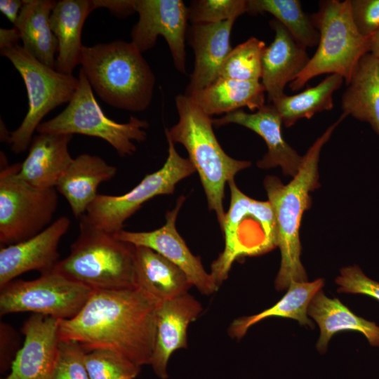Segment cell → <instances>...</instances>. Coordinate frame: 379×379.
I'll use <instances>...</instances> for the list:
<instances>
[{"label": "cell", "instance_id": "cell-1", "mask_svg": "<svg viewBox=\"0 0 379 379\" xmlns=\"http://www.w3.org/2000/svg\"><path fill=\"white\" fill-rule=\"evenodd\" d=\"M157 306L135 288L93 291L76 316L60 321L59 339L77 341L86 352L109 350L149 365Z\"/></svg>", "mask_w": 379, "mask_h": 379}, {"label": "cell", "instance_id": "cell-2", "mask_svg": "<svg viewBox=\"0 0 379 379\" xmlns=\"http://www.w3.org/2000/svg\"><path fill=\"white\" fill-rule=\"evenodd\" d=\"M346 117L343 113L315 140L303 156L298 173L288 184H284L274 175H267L264 179L267 201L276 218L277 246L281 252L280 267L274 281L275 288L279 291L288 288L293 281H307V274L300 261V222L304 212L311 206L310 193L320 186L318 164L321 149Z\"/></svg>", "mask_w": 379, "mask_h": 379}, {"label": "cell", "instance_id": "cell-3", "mask_svg": "<svg viewBox=\"0 0 379 379\" xmlns=\"http://www.w3.org/2000/svg\"><path fill=\"white\" fill-rule=\"evenodd\" d=\"M80 65L92 89L107 105L134 112L150 105L156 78L133 41L84 46Z\"/></svg>", "mask_w": 379, "mask_h": 379}, {"label": "cell", "instance_id": "cell-4", "mask_svg": "<svg viewBox=\"0 0 379 379\" xmlns=\"http://www.w3.org/2000/svg\"><path fill=\"white\" fill-rule=\"evenodd\" d=\"M178 121L165 130L166 137L182 145L189 159L199 174L208 208L222 224L225 185L234 180L241 171L251 166L249 161L233 159L225 152L215 135L213 119L190 97L179 94L175 98Z\"/></svg>", "mask_w": 379, "mask_h": 379}, {"label": "cell", "instance_id": "cell-5", "mask_svg": "<svg viewBox=\"0 0 379 379\" xmlns=\"http://www.w3.org/2000/svg\"><path fill=\"white\" fill-rule=\"evenodd\" d=\"M54 271L92 291L135 289V246L98 228L84 214L69 255Z\"/></svg>", "mask_w": 379, "mask_h": 379}, {"label": "cell", "instance_id": "cell-6", "mask_svg": "<svg viewBox=\"0 0 379 379\" xmlns=\"http://www.w3.org/2000/svg\"><path fill=\"white\" fill-rule=\"evenodd\" d=\"M311 17L319 32L318 47L290 88L298 91L324 74H338L347 84L360 59L369 52L368 39L359 33L353 22L350 0L321 1Z\"/></svg>", "mask_w": 379, "mask_h": 379}, {"label": "cell", "instance_id": "cell-7", "mask_svg": "<svg viewBox=\"0 0 379 379\" xmlns=\"http://www.w3.org/2000/svg\"><path fill=\"white\" fill-rule=\"evenodd\" d=\"M230 204L221 225L225 247L211 265V274L220 287L234 262L258 255L277 246L278 232L270 203L252 199L242 192L234 180L228 182Z\"/></svg>", "mask_w": 379, "mask_h": 379}, {"label": "cell", "instance_id": "cell-8", "mask_svg": "<svg viewBox=\"0 0 379 379\" xmlns=\"http://www.w3.org/2000/svg\"><path fill=\"white\" fill-rule=\"evenodd\" d=\"M78 78V87L65 109L53 119L41 122L36 132L95 137L105 140L119 156L132 155L137 149L133 142H143L147 138L148 122L132 116L126 123L109 119L97 102L81 69Z\"/></svg>", "mask_w": 379, "mask_h": 379}, {"label": "cell", "instance_id": "cell-9", "mask_svg": "<svg viewBox=\"0 0 379 379\" xmlns=\"http://www.w3.org/2000/svg\"><path fill=\"white\" fill-rule=\"evenodd\" d=\"M22 78L28 96V111L19 127L7 141L11 150H27L34 131L44 117L63 103L69 102L79 84V78L63 74L39 62L19 44L0 50Z\"/></svg>", "mask_w": 379, "mask_h": 379}, {"label": "cell", "instance_id": "cell-10", "mask_svg": "<svg viewBox=\"0 0 379 379\" xmlns=\"http://www.w3.org/2000/svg\"><path fill=\"white\" fill-rule=\"evenodd\" d=\"M21 163L8 165L1 152L0 243L5 246L27 240L48 227L58 206L55 188L41 190L18 176Z\"/></svg>", "mask_w": 379, "mask_h": 379}, {"label": "cell", "instance_id": "cell-11", "mask_svg": "<svg viewBox=\"0 0 379 379\" xmlns=\"http://www.w3.org/2000/svg\"><path fill=\"white\" fill-rule=\"evenodd\" d=\"M168 157L161 168L147 174L131 190L121 195L99 194L86 215L98 228L114 234L140 206L154 197L171 194L176 185L191 175L195 168L189 159L181 157L175 143L166 138Z\"/></svg>", "mask_w": 379, "mask_h": 379}, {"label": "cell", "instance_id": "cell-12", "mask_svg": "<svg viewBox=\"0 0 379 379\" xmlns=\"http://www.w3.org/2000/svg\"><path fill=\"white\" fill-rule=\"evenodd\" d=\"M92 290L55 271L32 280H13L0 287V314L31 312L60 320L76 316Z\"/></svg>", "mask_w": 379, "mask_h": 379}, {"label": "cell", "instance_id": "cell-13", "mask_svg": "<svg viewBox=\"0 0 379 379\" xmlns=\"http://www.w3.org/2000/svg\"><path fill=\"white\" fill-rule=\"evenodd\" d=\"M138 20L131 29V41L142 53L152 48L159 36L168 46L174 66L186 74L185 34L188 8L181 0H135Z\"/></svg>", "mask_w": 379, "mask_h": 379}, {"label": "cell", "instance_id": "cell-14", "mask_svg": "<svg viewBox=\"0 0 379 379\" xmlns=\"http://www.w3.org/2000/svg\"><path fill=\"white\" fill-rule=\"evenodd\" d=\"M185 199L184 196L177 199L175 207L167 211L165 224L161 227L149 232L121 230L114 236L133 246H145L159 253L182 270L199 293L210 295L219 287L211 274L204 269L201 258L191 252L176 229V220Z\"/></svg>", "mask_w": 379, "mask_h": 379}, {"label": "cell", "instance_id": "cell-15", "mask_svg": "<svg viewBox=\"0 0 379 379\" xmlns=\"http://www.w3.org/2000/svg\"><path fill=\"white\" fill-rule=\"evenodd\" d=\"M70 220L61 216L38 234L0 250V287L31 270L41 274L54 270L59 262L58 248Z\"/></svg>", "mask_w": 379, "mask_h": 379}, {"label": "cell", "instance_id": "cell-16", "mask_svg": "<svg viewBox=\"0 0 379 379\" xmlns=\"http://www.w3.org/2000/svg\"><path fill=\"white\" fill-rule=\"evenodd\" d=\"M60 321L32 314L21 328L25 340L11 362V372L1 379H50L58 352Z\"/></svg>", "mask_w": 379, "mask_h": 379}, {"label": "cell", "instance_id": "cell-17", "mask_svg": "<svg viewBox=\"0 0 379 379\" xmlns=\"http://www.w3.org/2000/svg\"><path fill=\"white\" fill-rule=\"evenodd\" d=\"M201 302L189 293L159 304L150 364L160 379H167L168 364L178 350L187 347V328L201 314Z\"/></svg>", "mask_w": 379, "mask_h": 379}, {"label": "cell", "instance_id": "cell-18", "mask_svg": "<svg viewBox=\"0 0 379 379\" xmlns=\"http://www.w3.org/2000/svg\"><path fill=\"white\" fill-rule=\"evenodd\" d=\"M213 123L216 126L239 124L259 135L265 142L267 152L257 161L258 167L268 169L279 166L284 175L292 177L298 173L303 156L284 140L281 131L282 119L272 104L265 105L253 113L242 109L232 112L213 119Z\"/></svg>", "mask_w": 379, "mask_h": 379}, {"label": "cell", "instance_id": "cell-19", "mask_svg": "<svg viewBox=\"0 0 379 379\" xmlns=\"http://www.w3.org/2000/svg\"><path fill=\"white\" fill-rule=\"evenodd\" d=\"M274 38L262 57V84L271 104L284 95V88L305 69L310 58L306 48L298 44L276 19L270 21Z\"/></svg>", "mask_w": 379, "mask_h": 379}, {"label": "cell", "instance_id": "cell-20", "mask_svg": "<svg viewBox=\"0 0 379 379\" xmlns=\"http://www.w3.org/2000/svg\"><path fill=\"white\" fill-rule=\"evenodd\" d=\"M234 22L192 24L189 41L194 63L185 95H192L218 78L220 67L232 49L230 34Z\"/></svg>", "mask_w": 379, "mask_h": 379}, {"label": "cell", "instance_id": "cell-21", "mask_svg": "<svg viewBox=\"0 0 379 379\" xmlns=\"http://www.w3.org/2000/svg\"><path fill=\"white\" fill-rule=\"evenodd\" d=\"M72 136L54 133L35 135L18 176L38 189L55 188L59 178L73 160L68 150Z\"/></svg>", "mask_w": 379, "mask_h": 379}, {"label": "cell", "instance_id": "cell-22", "mask_svg": "<svg viewBox=\"0 0 379 379\" xmlns=\"http://www.w3.org/2000/svg\"><path fill=\"white\" fill-rule=\"evenodd\" d=\"M192 286L172 262L149 248L135 246V288L157 305L187 293Z\"/></svg>", "mask_w": 379, "mask_h": 379}, {"label": "cell", "instance_id": "cell-23", "mask_svg": "<svg viewBox=\"0 0 379 379\" xmlns=\"http://www.w3.org/2000/svg\"><path fill=\"white\" fill-rule=\"evenodd\" d=\"M114 166L90 154H81L73 159L55 186L67 201L76 218L79 219L98 194V186L111 180L117 173Z\"/></svg>", "mask_w": 379, "mask_h": 379}, {"label": "cell", "instance_id": "cell-24", "mask_svg": "<svg viewBox=\"0 0 379 379\" xmlns=\"http://www.w3.org/2000/svg\"><path fill=\"white\" fill-rule=\"evenodd\" d=\"M95 10L92 0H60L50 15V25L58 41L55 69L72 74L80 64L81 33L88 15Z\"/></svg>", "mask_w": 379, "mask_h": 379}, {"label": "cell", "instance_id": "cell-25", "mask_svg": "<svg viewBox=\"0 0 379 379\" xmlns=\"http://www.w3.org/2000/svg\"><path fill=\"white\" fill-rule=\"evenodd\" d=\"M307 315L317 323L320 335L317 348L324 353L333 335L340 331L361 333L369 344L379 347V326L353 313L338 298H330L320 290L313 297L307 308Z\"/></svg>", "mask_w": 379, "mask_h": 379}, {"label": "cell", "instance_id": "cell-26", "mask_svg": "<svg viewBox=\"0 0 379 379\" xmlns=\"http://www.w3.org/2000/svg\"><path fill=\"white\" fill-rule=\"evenodd\" d=\"M346 85L341 98L343 113L367 122L379 135V58L365 54Z\"/></svg>", "mask_w": 379, "mask_h": 379}, {"label": "cell", "instance_id": "cell-27", "mask_svg": "<svg viewBox=\"0 0 379 379\" xmlns=\"http://www.w3.org/2000/svg\"><path fill=\"white\" fill-rule=\"evenodd\" d=\"M265 93L259 81L218 78L190 96L206 114L212 117L227 114L243 107L258 110L265 105Z\"/></svg>", "mask_w": 379, "mask_h": 379}, {"label": "cell", "instance_id": "cell-28", "mask_svg": "<svg viewBox=\"0 0 379 379\" xmlns=\"http://www.w3.org/2000/svg\"><path fill=\"white\" fill-rule=\"evenodd\" d=\"M57 1L23 0V6L14 25L22 47L45 65L55 69L58 41L50 25V15Z\"/></svg>", "mask_w": 379, "mask_h": 379}, {"label": "cell", "instance_id": "cell-29", "mask_svg": "<svg viewBox=\"0 0 379 379\" xmlns=\"http://www.w3.org/2000/svg\"><path fill=\"white\" fill-rule=\"evenodd\" d=\"M323 286L321 279L311 282L291 281L286 293L274 305L256 314L234 319L228 328L229 335L232 338L241 339L251 326L270 317L293 319L300 325L312 327L313 324L307 317V308L313 297Z\"/></svg>", "mask_w": 379, "mask_h": 379}, {"label": "cell", "instance_id": "cell-30", "mask_svg": "<svg viewBox=\"0 0 379 379\" xmlns=\"http://www.w3.org/2000/svg\"><path fill=\"white\" fill-rule=\"evenodd\" d=\"M344 81L338 74H329L317 85L295 95L284 94L272 104L279 113L283 124L288 128L301 119H310L318 112L331 110L333 93Z\"/></svg>", "mask_w": 379, "mask_h": 379}, {"label": "cell", "instance_id": "cell-31", "mask_svg": "<svg viewBox=\"0 0 379 379\" xmlns=\"http://www.w3.org/2000/svg\"><path fill=\"white\" fill-rule=\"evenodd\" d=\"M247 13L250 15L269 13L298 44L306 48L318 46L319 32L311 15L303 11L298 0H248Z\"/></svg>", "mask_w": 379, "mask_h": 379}, {"label": "cell", "instance_id": "cell-32", "mask_svg": "<svg viewBox=\"0 0 379 379\" xmlns=\"http://www.w3.org/2000/svg\"><path fill=\"white\" fill-rule=\"evenodd\" d=\"M266 46L263 41L251 37L237 45L228 54L218 78L239 81H259L262 74V57Z\"/></svg>", "mask_w": 379, "mask_h": 379}, {"label": "cell", "instance_id": "cell-33", "mask_svg": "<svg viewBox=\"0 0 379 379\" xmlns=\"http://www.w3.org/2000/svg\"><path fill=\"white\" fill-rule=\"evenodd\" d=\"M85 364L90 379H135L141 366L109 350L86 352Z\"/></svg>", "mask_w": 379, "mask_h": 379}, {"label": "cell", "instance_id": "cell-34", "mask_svg": "<svg viewBox=\"0 0 379 379\" xmlns=\"http://www.w3.org/2000/svg\"><path fill=\"white\" fill-rule=\"evenodd\" d=\"M248 12V0H194L188 7V18L192 24L217 23Z\"/></svg>", "mask_w": 379, "mask_h": 379}, {"label": "cell", "instance_id": "cell-35", "mask_svg": "<svg viewBox=\"0 0 379 379\" xmlns=\"http://www.w3.org/2000/svg\"><path fill=\"white\" fill-rule=\"evenodd\" d=\"M86 353L79 342L60 340L50 379H90L85 364Z\"/></svg>", "mask_w": 379, "mask_h": 379}, {"label": "cell", "instance_id": "cell-36", "mask_svg": "<svg viewBox=\"0 0 379 379\" xmlns=\"http://www.w3.org/2000/svg\"><path fill=\"white\" fill-rule=\"evenodd\" d=\"M335 281L338 293L363 294L379 301V282L368 277L356 265L342 268Z\"/></svg>", "mask_w": 379, "mask_h": 379}, {"label": "cell", "instance_id": "cell-37", "mask_svg": "<svg viewBox=\"0 0 379 379\" xmlns=\"http://www.w3.org/2000/svg\"><path fill=\"white\" fill-rule=\"evenodd\" d=\"M350 13L359 33L370 38L379 30V0H350Z\"/></svg>", "mask_w": 379, "mask_h": 379}, {"label": "cell", "instance_id": "cell-38", "mask_svg": "<svg viewBox=\"0 0 379 379\" xmlns=\"http://www.w3.org/2000/svg\"><path fill=\"white\" fill-rule=\"evenodd\" d=\"M95 9L104 8L119 18L126 17L135 11V0H92Z\"/></svg>", "mask_w": 379, "mask_h": 379}, {"label": "cell", "instance_id": "cell-39", "mask_svg": "<svg viewBox=\"0 0 379 379\" xmlns=\"http://www.w3.org/2000/svg\"><path fill=\"white\" fill-rule=\"evenodd\" d=\"M23 1L20 0H1L0 11L13 25L16 22L22 7Z\"/></svg>", "mask_w": 379, "mask_h": 379}, {"label": "cell", "instance_id": "cell-40", "mask_svg": "<svg viewBox=\"0 0 379 379\" xmlns=\"http://www.w3.org/2000/svg\"><path fill=\"white\" fill-rule=\"evenodd\" d=\"M20 36L14 26L11 29H0V50L18 44Z\"/></svg>", "mask_w": 379, "mask_h": 379}, {"label": "cell", "instance_id": "cell-41", "mask_svg": "<svg viewBox=\"0 0 379 379\" xmlns=\"http://www.w3.org/2000/svg\"><path fill=\"white\" fill-rule=\"evenodd\" d=\"M369 52L373 56L379 58V30L368 38Z\"/></svg>", "mask_w": 379, "mask_h": 379}, {"label": "cell", "instance_id": "cell-42", "mask_svg": "<svg viewBox=\"0 0 379 379\" xmlns=\"http://www.w3.org/2000/svg\"><path fill=\"white\" fill-rule=\"evenodd\" d=\"M10 133L6 129V127L4 121L1 119V141H8Z\"/></svg>", "mask_w": 379, "mask_h": 379}]
</instances>
